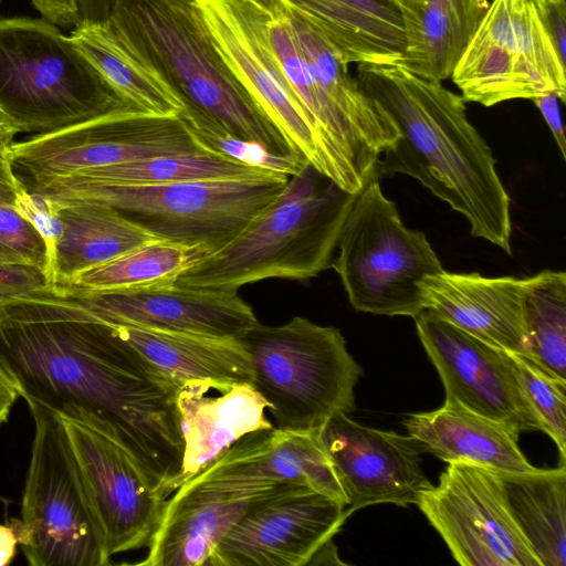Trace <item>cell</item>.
<instances>
[{
  "instance_id": "1f68e13d",
  "label": "cell",
  "mask_w": 566,
  "mask_h": 566,
  "mask_svg": "<svg viewBox=\"0 0 566 566\" xmlns=\"http://www.w3.org/2000/svg\"><path fill=\"white\" fill-rule=\"evenodd\" d=\"M528 348L524 356L566 379V274L544 270L532 276L526 298Z\"/></svg>"
},
{
  "instance_id": "603a6c76",
  "label": "cell",
  "mask_w": 566,
  "mask_h": 566,
  "mask_svg": "<svg viewBox=\"0 0 566 566\" xmlns=\"http://www.w3.org/2000/svg\"><path fill=\"white\" fill-rule=\"evenodd\" d=\"M329 44L345 63L400 62L405 23L396 0H281Z\"/></svg>"
},
{
  "instance_id": "6da1fadb",
  "label": "cell",
  "mask_w": 566,
  "mask_h": 566,
  "mask_svg": "<svg viewBox=\"0 0 566 566\" xmlns=\"http://www.w3.org/2000/svg\"><path fill=\"white\" fill-rule=\"evenodd\" d=\"M0 366L25 400L111 431L172 494L182 462L181 382L107 324L49 291L3 302Z\"/></svg>"
},
{
  "instance_id": "ffe728a7",
  "label": "cell",
  "mask_w": 566,
  "mask_h": 566,
  "mask_svg": "<svg viewBox=\"0 0 566 566\" xmlns=\"http://www.w3.org/2000/svg\"><path fill=\"white\" fill-rule=\"evenodd\" d=\"M532 276L489 277L446 270L418 282L428 310L476 338L526 356V298Z\"/></svg>"
},
{
  "instance_id": "f907efd6",
  "label": "cell",
  "mask_w": 566,
  "mask_h": 566,
  "mask_svg": "<svg viewBox=\"0 0 566 566\" xmlns=\"http://www.w3.org/2000/svg\"><path fill=\"white\" fill-rule=\"evenodd\" d=\"M259 1V0H258ZM260 2V1H259Z\"/></svg>"
},
{
  "instance_id": "3957f363",
  "label": "cell",
  "mask_w": 566,
  "mask_h": 566,
  "mask_svg": "<svg viewBox=\"0 0 566 566\" xmlns=\"http://www.w3.org/2000/svg\"><path fill=\"white\" fill-rule=\"evenodd\" d=\"M107 21L171 85L185 123L259 143L275 155L302 154L232 75L195 0H116Z\"/></svg>"
},
{
  "instance_id": "ac0fdd59",
  "label": "cell",
  "mask_w": 566,
  "mask_h": 566,
  "mask_svg": "<svg viewBox=\"0 0 566 566\" xmlns=\"http://www.w3.org/2000/svg\"><path fill=\"white\" fill-rule=\"evenodd\" d=\"M46 291L111 324L238 338L258 322L235 290L174 284L130 292Z\"/></svg>"
},
{
  "instance_id": "9c48e42d",
  "label": "cell",
  "mask_w": 566,
  "mask_h": 566,
  "mask_svg": "<svg viewBox=\"0 0 566 566\" xmlns=\"http://www.w3.org/2000/svg\"><path fill=\"white\" fill-rule=\"evenodd\" d=\"M27 402L35 431L22 499V521L15 522V526L29 564L109 565L61 419L38 401Z\"/></svg>"
},
{
  "instance_id": "681fc988",
  "label": "cell",
  "mask_w": 566,
  "mask_h": 566,
  "mask_svg": "<svg viewBox=\"0 0 566 566\" xmlns=\"http://www.w3.org/2000/svg\"><path fill=\"white\" fill-rule=\"evenodd\" d=\"M0 118H6V119H9V120H12L1 108H0Z\"/></svg>"
},
{
  "instance_id": "f1b7e54d",
  "label": "cell",
  "mask_w": 566,
  "mask_h": 566,
  "mask_svg": "<svg viewBox=\"0 0 566 566\" xmlns=\"http://www.w3.org/2000/svg\"><path fill=\"white\" fill-rule=\"evenodd\" d=\"M505 506L541 566L566 565V464L493 471Z\"/></svg>"
},
{
  "instance_id": "9a60e30c",
  "label": "cell",
  "mask_w": 566,
  "mask_h": 566,
  "mask_svg": "<svg viewBox=\"0 0 566 566\" xmlns=\"http://www.w3.org/2000/svg\"><path fill=\"white\" fill-rule=\"evenodd\" d=\"M352 513L308 485L283 483L254 501L207 566H304Z\"/></svg>"
},
{
  "instance_id": "e575fe53",
  "label": "cell",
  "mask_w": 566,
  "mask_h": 566,
  "mask_svg": "<svg viewBox=\"0 0 566 566\" xmlns=\"http://www.w3.org/2000/svg\"><path fill=\"white\" fill-rule=\"evenodd\" d=\"M0 264L34 266L48 279L45 242L35 228L9 205H0Z\"/></svg>"
},
{
  "instance_id": "52a82bcc",
  "label": "cell",
  "mask_w": 566,
  "mask_h": 566,
  "mask_svg": "<svg viewBox=\"0 0 566 566\" xmlns=\"http://www.w3.org/2000/svg\"><path fill=\"white\" fill-rule=\"evenodd\" d=\"M238 338L276 428L319 432L334 415L355 409L363 370L339 329L295 316L280 326L256 322Z\"/></svg>"
},
{
  "instance_id": "4fadbf2b",
  "label": "cell",
  "mask_w": 566,
  "mask_h": 566,
  "mask_svg": "<svg viewBox=\"0 0 566 566\" xmlns=\"http://www.w3.org/2000/svg\"><path fill=\"white\" fill-rule=\"evenodd\" d=\"M195 3L232 75L292 146L323 172L316 135L272 46L270 9L258 0H195Z\"/></svg>"
},
{
  "instance_id": "7bdbcfd3",
  "label": "cell",
  "mask_w": 566,
  "mask_h": 566,
  "mask_svg": "<svg viewBox=\"0 0 566 566\" xmlns=\"http://www.w3.org/2000/svg\"><path fill=\"white\" fill-rule=\"evenodd\" d=\"M19 396L18 387L0 366V427L7 421L11 407Z\"/></svg>"
},
{
  "instance_id": "ba28073f",
  "label": "cell",
  "mask_w": 566,
  "mask_h": 566,
  "mask_svg": "<svg viewBox=\"0 0 566 566\" xmlns=\"http://www.w3.org/2000/svg\"><path fill=\"white\" fill-rule=\"evenodd\" d=\"M331 268L359 312L415 318L423 311L418 282L443 271L426 234L405 226L377 179L357 193Z\"/></svg>"
},
{
  "instance_id": "5bb4252c",
  "label": "cell",
  "mask_w": 566,
  "mask_h": 566,
  "mask_svg": "<svg viewBox=\"0 0 566 566\" xmlns=\"http://www.w3.org/2000/svg\"><path fill=\"white\" fill-rule=\"evenodd\" d=\"M417 505L462 566H541L491 470L448 463Z\"/></svg>"
},
{
  "instance_id": "d6986e66",
  "label": "cell",
  "mask_w": 566,
  "mask_h": 566,
  "mask_svg": "<svg viewBox=\"0 0 566 566\" xmlns=\"http://www.w3.org/2000/svg\"><path fill=\"white\" fill-rule=\"evenodd\" d=\"M283 483H182L165 502L144 566H207L251 504Z\"/></svg>"
},
{
  "instance_id": "b9f144b4",
  "label": "cell",
  "mask_w": 566,
  "mask_h": 566,
  "mask_svg": "<svg viewBox=\"0 0 566 566\" xmlns=\"http://www.w3.org/2000/svg\"><path fill=\"white\" fill-rule=\"evenodd\" d=\"M552 33L559 55L565 60L566 52V6L556 7L543 14Z\"/></svg>"
},
{
  "instance_id": "277c9868",
  "label": "cell",
  "mask_w": 566,
  "mask_h": 566,
  "mask_svg": "<svg viewBox=\"0 0 566 566\" xmlns=\"http://www.w3.org/2000/svg\"><path fill=\"white\" fill-rule=\"evenodd\" d=\"M356 196L307 163L237 235L201 254L176 284L238 291L268 279L315 277L331 268Z\"/></svg>"
},
{
  "instance_id": "44dd1931",
  "label": "cell",
  "mask_w": 566,
  "mask_h": 566,
  "mask_svg": "<svg viewBox=\"0 0 566 566\" xmlns=\"http://www.w3.org/2000/svg\"><path fill=\"white\" fill-rule=\"evenodd\" d=\"M182 437V462L172 493L245 434L274 427L266 402L249 384L181 382L176 397Z\"/></svg>"
},
{
  "instance_id": "ee69618b",
  "label": "cell",
  "mask_w": 566,
  "mask_h": 566,
  "mask_svg": "<svg viewBox=\"0 0 566 566\" xmlns=\"http://www.w3.org/2000/svg\"><path fill=\"white\" fill-rule=\"evenodd\" d=\"M19 537L15 522L11 524H0V566L9 564L17 551Z\"/></svg>"
},
{
  "instance_id": "30bf717a",
  "label": "cell",
  "mask_w": 566,
  "mask_h": 566,
  "mask_svg": "<svg viewBox=\"0 0 566 566\" xmlns=\"http://www.w3.org/2000/svg\"><path fill=\"white\" fill-rule=\"evenodd\" d=\"M465 102L490 107L555 93L565 103V60L532 0H492L450 76Z\"/></svg>"
},
{
  "instance_id": "e0dca14e",
  "label": "cell",
  "mask_w": 566,
  "mask_h": 566,
  "mask_svg": "<svg viewBox=\"0 0 566 566\" xmlns=\"http://www.w3.org/2000/svg\"><path fill=\"white\" fill-rule=\"evenodd\" d=\"M319 439L350 513L376 504L417 505L432 485L421 467L422 448L409 434L366 427L338 412Z\"/></svg>"
},
{
  "instance_id": "d4e9b609",
  "label": "cell",
  "mask_w": 566,
  "mask_h": 566,
  "mask_svg": "<svg viewBox=\"0 0 566 566\" xmlns=\"http://www.w3.org/2000/svg\"><path fill=\"white\" fill-rule=\"evenodd\" d=\"M105 324L158 370L179 382L203 380L252 385L251 359L239 338Z\"/></svg>"
},
{
  "instance_id": "bcb514c9",
  "label": "cell",
  "mask_w": 566,
  "mask_h": 566,
  "mask_svg": "<svg viewBox=\"0 0 566 566\" xmlns=\"http://www.w3.org/2000/svg\"><path fill=\"white\" fill-rule=\"evenodd\" d=\"M21 133L20 127L12 120L0 118V147L9 148L13 144V138Z\"/></svg>"
},
{
  "instance_id": "cb8c5ba5",
  "label": "cell",
  "mask_w": 566,
  "mask_h": 566,
  "mask_svg": "<svg viewBox=\"0 0 566 566\" xmlns=\"http://www.w3.org/2000/svg\"><path fill=\"white\" fill-rule=\"evenodd\" d=\"M405 427L422 451L447 463H470L497 472L538 470L521 451L518 436L455 402L444 401L436 410L409 415Z\"/></svg>"
},
{
  "instance_id": "60d3db41",
  "label": "cell",
  "mask_w": 566,
  "mask_h": 566,
  "mask_svg": "<svg viewBox=\"0 0 566 566\" xmlns=\"http://www.w3.org/2000/svg\"><path fill=\"white\" fill-rule=\"evenodd\" d=\"M75 2L80 21L105 22L109 19L116 0H75Z\"/></svg>"
},
{
  "instance_id": "4dcf8cb0",
  "label": "cell",
  "mask_w": 566,
  "mask_h": 566,
  "mask_svg": "<svg viewBox=\"0 0 566 566\" xmlns=\"http://www.w3.org/2000/svg\"><path fill=\"white\" fill-rule=\"evenodd\" d=\"M265 171L268 170L251 167L220 154L202 149L193 153L163 155L88 169L60 178L102 184L161 185L239 179L256 176Z\"/></svg>"
},
{
  "instance_id": "484cf974",
  "label": "cell",
  "mask_w": 566,
  "mask_h": 566,
  "mask_svg": "<svg viewBox=\"0 0 566 566\" xmlns=\"http://www.w3.org/2000/svg\"><path fill=\"white\" fill-rule=\"evenodd\" d=\"M76 49L130 107L178 116L185 107L156 66L108 21H80L71 32Z\"/></svg>"
},
{
  "instance_id": "ab89813d",
  "label": "cell",
  "mask_w": 566,
  "mask_h": 566,
  "mask_svg": "<svg viewBox=\"0 0 566 566\" xmlns=\"http://www.w3.org/2000/svg\"><path fill=\"white\" fill-rule=\"evenodd\" d=\"M24 184L20 180L12 165L10 147H0V205L12 206Z\"/></svg>"
},
{
  "instance_id": "7c38bea8",
  "label": "cell",
  "mask_w": 566,
  "mask_h": 566,
  "mask_svg": "<svg viewBox=\"0 0 566 566\" xmlns=\"http://www.w3.org/2000/svg\"><path fill=\"white\" fill-rule=\"evenodd\" d=\"M57 417L107 556L147 546L168 499L159 483L104 427Z\"/></svg>"
},
{
  "instance_id": "f35d334b",
  "label": "cell",
  "mask_w": 566,
  "mask_h": 566,
  "mask_svg": "<svg viewBox=\"0 0 566 566\" xmlns=\"http://www.w3.org/2000/svg\"><path fill=\"white\" fill-rule=\"evenodd\" d=\"M31 2L43 19L55 25L74 27L80 21L75 0H31Z\"/></svg>"
},
{
  "instance_id": "74e56055",
  "label": "cell",
  "mask_w": 566,
  "mask_h": 566,
  "mask_svg": "<svg viewBox=\"0 0 566 566\" xmlns=\"http://www.w3.org/2000/svg\"><path fill=\"white\" fill-rule=\"evenodd\" d=\"M542 113L548 128L551 129L555 142L560 150L563 158H566V137L562 118L559 97L555 93H547L536 96L532 99Z\"/></svg>"
},
{
  "instance_id": "7402d4cb",
  "label": "cell",
  "mask_w": 566,
  "mask_h": 566,
  "mask_svg": "<svg viewBox=\"0 0 566 566\" xmlns=\"http://www.w3.org/2000/svg\"><path fill=\"white\" fill-rule=\"evenodd\" d=\"M203 481L298 483L347 504L319 432L276 427L250 432L186 482Z\"/></svg>"
},
{
  "instance_id": "f6af8a7d",
  "label": "cell",
  "mask_w": 566,
  "mask_h": 566,
  "mask_svg": "<svg viewBox=\"0 0 566 566\" xmlns=\"http://www.w3.org/2000/svg\"><path fill=\"white\" fill-rule=\"evenodd\" d=\"M343 564L338 559L333 539L324 544L312 557L308 565Z\"/></svg>"
},
{
  "instance_id": "c3c4849f",
  "label": "cell",
  "mask_w": 566,
  "mask_h": 566,
  "mask_svg": "<svg viewBox=\"0 0 566 566\" xmlns=\"http://www.w3.org/2000/svg\"><path fill=\"white\" fill-rule=\"evenodd\" d=\"M268 9H272L274 6L281 3V0H259Z\"/></svg>"
},
{
  "instance_id": "836d02e7",
  "label": "cell",
  "mask_w": 566,
  "mask_h": 566,
  "mask_svg": "<svg viewBox=\"0 0 566 566\" xmlns=\"http://www.w3.org/2000/svg\"><path fill=\"white\" fill-rule=\"evenodd\" d=\"M186 125L202 148L251 167L290 177L297 174L310 163L302 154L275 155L259 143L218 134L187 123Z\"/></svg>"
},
{
  "instance_id": "8992f818",
  "label": "cell",
  "mask_w": 566,
  "mask_h": 566,
  "mask_svg": "<svg viewBox=\"0 0 566 566\" xmlns=\"http://www.w3.org/2000/svg\"><path fill=\"white\" fill-rule=\"evenodd\" d=\"M0 108L21 132L45 134L126 104L45 19L0 18Z\"/></svg>"
},
{
  "instance_id": "4316f807",
  "label": "cell",
  "mask_w": 566,
  "mask_h": 566,
  "mask_svg": "<svg viewBox=\"0 0 566 566\" xmlns=\"http://www.w3.org/2000/svg\"><path fill=\"white\" fill-rule=\"evenodd\" d=\"M405 32V66L416 74L443 81L474 33L488 0H396Z\"/></svg>"
},
{
  "instance_id": "d590c367",
  "label": "cell",
  "mask_w": 566,
  "mask_h": 566,
  "mask_svg": "<svg viewBox=\"0 0 566 566\" xmlns=\"http://www.w3.org/2000/svg\"><path fill=\"white\" fill-rule=\"evenodd\" d=\"M13 208L28 220L42 237L49 256V287L52 282L53 258L63 226L59 217V206L38 192L29 191L25 186L18 195Z\"/></svg>"
},
{
  "instance_id": "7dc6e473",
  "label": "cell",
  "mask_w": 566,
  "mask_h": 566,
  "mask_svg": "<svg viewBox=\"0 0 566 566\" xmlns=\"http://www.w3.org/2000/svg\"><path fill=\"white\" fill-rule=\"evenodd\" d=\"M536 7L538 8V10L541 11L542 14H545L546 12H548L549 10L556 8V7H560V6H566V0H532Z\"/></svg>"
},
{
  "instance_id": "5b68a950",
  "label": "cell",
  "mask_w": 566,
  "mask_h": 566,
  "mask_svg": "<svg viewBox=\"0 0 566 566\" xmlns=\"http://www.w3.org/2000/svg\"><path fill=\"white\" fill-rule=\"evenodd\" d=\"M287 180L286 175L265 171L239 179L161 185L54 178L25 188L60 205L108 206L157 238L196 247L205 254L237 235Z\"/></svg>"
},
{
  "instance_id": "83f0119b",
  "label": "cell",
  "mask_w": 566,
  "mask_h": 566,
  "mask_svg": "<svg viewBox=\"0 0 566 566\" xmlns=\"http://www.w3.org/2000/svg\"><path fill=\"white\" fill-rule=\"evenodd\" d=\"M56 205L63 230L54 252L50 287L65 285L85 270L145 243L161 240L108 206Z\"/></svg>"
},
{
  "instance_id": "f546056e",
  "label": "cell",
  "mask_w": 566,
  "mask_h": 566,
  "mask_svg": "<svg viewBox=\"0 0 566 566\" xmlns=\"http://www.w3.org/2000/svg\"><path fill=\"white\" fill-rule=\"evenodd\" d=\"M203 252L192 245L155 240L72 277L50 290L69 292H130L177 283Z\"/></svg>"
},
{
  "instance_id": "7a4b0ae2",
  "label": "cell",
  "mask_w": 566,
  "mask_h": 566,
  "mask_svg": "<svg viewBox=\"0 0 566 566\" xmlns=\"http://www.w3.org/2000/svg\"><path fill=\"white\" fill-rule=\"evenodd\" d=\"M358 82L399 130L380 156L377 175L417 179L468 220L473 237L511 254L510 197L463 97L400 62L358 65Z\"/></svg>"
},
{
  "instance_id": "8d00e7d4",
  "label": "cell",
  "mask_w": 566,
  "mask_h": 566,
  "mask_svg": "<svg viewBox=\"0 0 566 566\" xmlns=\"http://www.w3.org/2000/svg\"><path fill=\"white\" fill-rule=\"evenodd\" d=\"M49 289L48 279L38 268L18 264H0V304L30 296Z\"/></svg>"
},
{
  "instance_id": "8fae6325",
  "label": "cell",
  "mask_w": 566,
  "mask_h": 566,
  "mask_svg": "<svg viewBox=\"0 0 566 566\" xmlns=\"http://www.w3.org/2000/svg\"><path fill=\"white\" fill-rule=\"evenodd\" d=\"M184 119L136 109L112 112L10 146L27 185L149 157L202 150ZM24 185V186H27Z\"/></svg>"
},
{
  "instance_id": "d6a6232c",
  "label": "cell",
  "mask_w": 566,
  "mask_h": 566,
  "mask_svg": "<svg viewBox=\"0 0 566 566\" xmlns=\"http://www.w3.org/2000/svg\"><path fill=\"white\" fill-rule=\"evenodd\" d=\"M523 396L539 430L556 443L566 464V379L553 376L528 358L513 354Z\"/></svg>"
},
{
  "instance_id": "2e32d148",
  "label": "cell",
  "mask_w": 566,
  "mask_h": 566,
  "mask_svg": "<svg viewBox=\"0 0 566 566\" xmlns=\"http://www.w3.org/2000/svg\"><path fill=\"white\" fill-rule=\"evenodd\" d=\"M419 339L446 389V401L507 427L539 430L520 386L512 353L490 345L437 314L415 317Z\"/></svg>"
}]
</instances>
